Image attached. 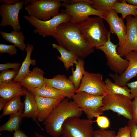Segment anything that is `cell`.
I'll return each instance as SVG.
<instances>
[{
    "label": "cell",
    "instance_id": "46",
    "mask_svg": "<svg viewBox=\"0 0 137 137\" xmlns=\"http://www.w3.org/2000/svg\"><path fill=\"white\" fill-rule=\"evenodd\" d=\"M137 18V17H136Z\"/></svg>",
    "mask_w": 137,
    "mask_h": 137
},
{
    "label": "cell",
    "instance_id": "43",
    "mask_svg": "<svg viewBox=\"0 0 137 137\" xmlns=\"http://www.w3.org/2000/svg\"><path fill=\"white\" fill-rule=\"evenodd\" d=\"M130 5L137 6V0H125Z\"/></svg>",
    "mask_w": 137,
    "mask_h": 137
},
{
    "label": "cell",
    "instance_id": "32",
    "mask_svg": "<svg viewBox=\"0 0 137 137\" xmlns=\"http://www.w3.org/2000/svg\"><path fill=\"white\" fill-rule=\"evenodd\" d=\"M17 50L16 47L14 44L8 45L5 44H0V53H8L12 55L17 54Z\"/></svg>",
    "mask_w": 137,
    "mask_h": 137
},
{
    "label": "cell",
    "instance_id": "25",
    "mask_svg": "<svg viewBox=\"0 0 137 137\" xmlns=\"http://www.w3.org/2000/svg\"><path fill=\"white\" fill-rule=\"evenodd\" d=\"M22 108L16 113L10 115L8 120L0 126V131H7L11 132L20 129L22 118L23 110Z\"/></svg>",
    "mask_w": 137,
    "mask_h": 137
},
{
    "label": "cell",
    "instance_id": "2",
    "mask_svg": "<svg viewBox=\"0 0 137 137\" xmlns=\"http://www.w3.org/2000/svg\"><path fill=\"white\" fill-rule=\"evenodd\" d=\"M83 112L72 100L65 98L43 122L46 132L53 137H61L65 122L72 117H80Z\"/></svg>",
    "mask_w": 137,
    "mask_h": 137
},
{
    "label": "cell",
    "instance_id": "38",
    "mask_svg": "<svg viewBox=\"0 0 137 137\" xmlns=\"http://www.w3.org/2000/svg\"><path fill=\"white\" fill-rule=\"evenodd\" d=\"M132 120L137 126V99L134 98L132 101L131 105Z\"/></svg>",
    "mask_w": 137,
    "mask_h": 137
},
{
    "label": "cell",
    "instance_id": "10",
    "mask_svg": "<svg viewBox=\"0 0 137 137\" xmlns=\"http://www.w3.org/2000/svg\"><path fill=\"white\" fill-rule=\"evenodd\" d=\"M110 35V34L107 41L104 45L96 48L104 53L107 60V65L109 68L115 73L120 75L127 68L129 62L123 59L118 54L117 48L118 45L111 41Z\"/></svg>",
    "mask_w": 137,
    "mask_h": 137
},
{
    "label": "cell",
    "instance_id": "45",
    "mask_svg": "<svg viewBox=\"0 0 137 137\" xmlns=\"http://www.w3.org/2000/svg\"><path fill=\"white\" fill-rule=\"evenodd\" d=\"M34 134L36 137H46L44 135L40 134L38 133L35 132Z\"/></svg>",
    "mask_w": 137,
    "mask_h": 137
},
{
    "label": "cell",
    "instance_id": "18",
    "mask_svg": "<svg viewBox=\"0 0 137 137\" xmlns=\"http://www.w3.org/2000/svg\"><path fill=\"white\" fill-rule=\"evenodd\" d=\"M44 72L41 69L35 67L20 82L23 87L28 90L42 87L44 83Z\"/></svg>",
    "mask_w": 137,
    "mask_h": 137
},
{
    "label": "cell",
    "instance_id": "4",
    "mask_svg": "<svg viewBox=\"0 0 137 137\" xmlns=\"http://www.w3.org/2000/svg\"><path fill=\"white\" fill-rule=\"evenodd\" d=\"M69 4L63 2L61 6L64 7V10L61 12L66 13L70 15L71 18L70 22L78 24L86 20L91 15H95L102 18L104 12L97 11L92 7V0H68Z\"/></svg>",
    "mask_w": 137,
    "mask_h": 137
},
{
    "label": "cell",
    "instance_id": "26",
    "mask_svg": "<svg viewBox=\"0 0 137 137\" xmlns=\"http://www.w3.org/2000/svg\"><path fill=\"white\" fill-rule=\"evenodd\" d=\"M113 9L117 13L121 14L124 20L129 15L137 17V6L129 4L125 0H117L114 3Z\"/></svg>",
    "mask_w": 137,
    "mask_h": 137
},
{
    "label": "cell",
    "instance_id": "14",
    "mask_svg": "<svg viewBox=\"0 0 137 137\" xmlns=\"http://www.w3.org/2000/svg\"><path fill=\"white\" fill-rule=\"evenodd\" d=\"M102 18L109 24L110 32L117 36L119 40L118 45L119 46L121 45L124 41L127 32L124 20L119 17L113 9L104 12Z\"/></svg>",
    "mask_w": 137,
    "mask_h": 137
},
{
    "label": "cell",
    "instance_id": "9",
    "mask_svg": "<svg viewBox=\"0 0 137 137\" xmlns=\"http://www.w3.org/2000/svg\"><path fill=\"white\" fill-rule=\"evenodd\" d=\"M131 99L120 94H111L105 96L101 112L111 110L129 120H132Z\"/></svg>",
    "mask_w": 137,
    "mask_h": 137
},
{
    "label": "cell",
    "instance_id": "17",
    "mask_svg": "<svg viewBox=\"0 0 137 137\" xmlns=\"http://www.w3.org/2000/svg\"><path fill=\"white\" fill-rule=\"evenodd\" d=\"M37 107V118L38 121L43 122L62 99L48 98L35 96Z\"/></svg>",
    "mask_w": 137,
    "mask_h": 137
},
{
    "label": "cell",
    "instance_id": "23",
    "mask_svg": "<svg viewBox=\"0 0 137 137\" xmlns=\"http://www.w3.org/2000/svg\"><path fill=\"white\" fill-rule=\"evenodd\" d=\"M0 34L6 41L12 43L21 51H26L27 46L24 42L25 38L22 31L13 30L8 33L1 31Z\"/></svg>",
    "mask_w": 137,
    "mask_h": 137
},
{
    "label": "cell",
    "instance_id": "44",
    "mask_svg": "<svg viewBox=\"0 0 137 137\" xmlns=\"http://www.w3.org/2000/svg\"><path fill=\"white\" fill-rule=\"evenodd\" d=\"M33 0H26L24 1V5H27L30 3Z\"/></svg>",
    "mask_w": 137,
    "mask_h": 137
},
{
    "label": "cell",
    "instance_id": "13",
    "mask_svg": "<svg viewBox=\"0 0 137 137\" xmlns=\"http://www.w3.org/2000/svg\"><path fill=\"white\" fill-rule=\"evenodd\" d=\"M24 5V0L11 5L3 4L1 5L0 15L2 20L0 26L5 27L9 26L12 28L14 30L20 31L21 27L19 22V14Z\"/></svg>",
    "mask_w": 137,
    "mask_h": 137
},
{
    "label": "cell",
    "instance_id": "40",
    "mask_svg": "<svg viewBox=\"0 0 137 137\" xmlns=\"http://www.w3.org/2000/svg\"><path fill=\"white\" fill-rule=\"evenodd\" d=\"M13 137H28L26 134L20 129L13 132Z\"/></svg>",
    "mask_w": 137,
    "mask_h": 137
},
{
    "label": "cell",
    "instance_id": "22",
    "mask_svg": "<svg viewBox=\"0 0 137 137\" xmlns=\"http://www.w3.org/2000/svg\"><path fill=\"white\" fill-rule=\"evenodd\" d=\"M27 46L26 56L19 68L17 75L13 80L14 82H20L30 71L29 70L30 66L36 64V60L31 58V54L34 49L33 46L28 43L27 44Z\"/></svg>",
    "mask_w": 137,
    "mask_h": 137
},
{
    "label": "cell",
    "instance_id": "37",
    "mask_svg": "<svg viewBox=\"0 0 137 137\" xmlns=\"http://www.w3.org/2000/svg\"><path fill=\"white\" fill-rule=\"evenodd\" d=\"M126 85L130 90L132 99H137V80L128 83Z\"/></svg>",
    "mask_w": 137,
    "mask_h": 137
},
{
    "label": "cell",
    "instance_id": "20",
    "mask_svg": "<svg viewBox=\"0 0 137 137\" xmlns=\"http://www.w3.org/2000/svg\"><path fill=\"white\" fill-rule=\"evenodd\" d=\"M24 92L25 96L24 110L23 113V117L32 118L43 130L37 118L38 109L35 96L26 88H24Z\"/></svg>",
    "mask_w": 137,
    "mask_h": 137
},
{
    "label": "cell",
    "instance_id": "11",
    "mask_svg": "<svg viewBox=\"0 0 137 137\" xmlns=\"http://www.w3.org/2000/svg\"><path fill=\"white\" fill-rule=\"evenodd\" d=\"M106 91L102 74L86 71L76 93L83 92L92 95L100 96H105Z\"/></svg>",
    "mask_w": 137,
    "mask_h": 137
},
{
    "label": "cell",
    "instance_id": "39",
    "mask_svg": "<svg viewBox=\"0 0 137 137\" xmlns=\"http://www.w3.org/2000/svg\"><path fill=\"white\" fill-rule=\"evenodd\" d=\"M128 125L130 126L132 128L131 137H137V126L131 120H129Z\"/></svg>",
    "mask_w": 137,
    "mask_h": 137
},
{
    "label": "cell",
    "instance_id": "7",
    "mask_svg": "<svg viewBox=\"0 0 137 137\" xmlns=\"http://www.w3.org/2000/svg\"><path fill=\"white\" fill-rule=\"evenodd\" d=\"M105 95L95 96L83 92L76 93L72 100L85 114L87 119L92 120L103 114L100 108L103 106Z\"/></svg>",
    "mask_w": 137,
    "mask_h": 137
},
{
    "label": "cell",
    "instance_id": "24",
    "mask_svg": "<svg viewBox=\"0 0 137 137\" xmlns=\"http://www.w3.org/2000/svg\"><path fill=\"white\" fill-rule=\"evenodd\" d=\"M52 45L53 48L57 49L60 53V56H57V58L63 62L67 70L71 67L73 66L74 64L77 63L79 58L73 53L55 43L52 44Z\"/></svg>",
    "mask_w": 137,
    "mask_h": 137
},
{
    "label": "cell",
    "instance_id": "15",
    "mask_svg": "<svg viewBox=\"0 0 137 137\" xmlns=\"http://www.w3.org/2000/svg\"><path fill=\"white\" fill-rule=\"evenodd\" d=\"M125 57V59L129 61V64L123 73L120 75L116 73L109 74L114 83L121 86L126 85L131 79L137 75V52H131Z\"/></svg>",
    "mask_w": 137,
    "mask_h": 137
},
{
    "label": "cell",
    "instance_id": "30",
    "mask_svg": "<svg viewBox=\"0 0 137 137\" xmlns=\"http://www.w3.org/2000/svg\"><path fill=\"white\" fill-rule=\"evenodd\" d=\"M92 7L96 10L104 12L113 9L114 3L117 0H92Z\"/></svg>",
    "mask_w": 137,
    "mask_h": 137
},
{
    "label": "cell",
    "instance_id": "31",
    "mask_svg": "<svg viewBox=\"0 0 137 137\" xmlns=\"http://www.w3.org/2000/svg\"><path fill=\"white\" fill-rule=\"evenodd\" d=\"M19 69H8L1 71L0 73V84L7 83L13 81L17 75Z\"/></svg>",
    "mask_w": 137,
    "mask_h": 137
},
{
    "label": "cell",
    "instance_id": "35",
    "mask_svg": "<svg viewBox=\"0 0 137 137\" xmlns=\"http://www.w3.org/2000/svg\"><path fill=\"white\" fill-rule=\"evenodd\" d=\"M132 128L129 125L119 128L116 137H131Z\"/></svg>",
    "mask_w": 137,
    "mask_h": 137
},
{
    "label": "cell",
    "instance_id": "3",
    "mask_svg": "<svg viewBox=\"0 0 137 137\" xmlns=\"http://www.w3.org/2000/svg\"><path fill=\"white\" fill-rule=\"evenodd\" d=\"M77 25L84 40L94 48L104 45L110 34L105 26L103 19L99 16L89 17Z\"/></svg>",
    "mask_w": 137,
    "mask_h": 137
},
{
    "label": "cell",
    "instance_id": "36",
    "mask_svg": "<svg viewBox=\"0 0 137 137\" xmlns=\"http://www.w3.org/2000/svg\"><path fill=\"white\" fill-rule=\"evenodd\" d=\"M21 64L19 63H12L9 62L5 64H0V71L9 69L10 68L13 70H18L21 66Z\"/></svg>",
    "mask_w": 137,
    "mask_h": 137
},
{
    "label": "cell",
    "instance_id": "42",
    "mask_svg": "<svg viewBox=\"0 0 137 137\" xmlns=\"http://www.w3.org/2000/svg\"><path fill=\"white\" fill-rule=\"evenodd\" d=\"M8 102L1 98H0V110H3L5 106Z\"/></svg>",
    "mask_w": 137,
    "mask_h": 137
},
{
    "label": "cell",
    "instance_id": "16",
    "mask_svg": "<svg viewBox=\"0 0 137 137\" xmlns=\"http://www.w3.org/2000/svg\"><path fill=\"white\" fill-rule=\"evenodd\" d=\"M44 83L63 91L66 97L70 99L76 93L77 89L64 74H57L51 79L44 78Z\"/></svg>",
    "mask_w": 137,
    "mask_h": 137
},
{
    "label": "cell",
    "instance_id": "12",
    "mask_svg": "<svg viewBox=\"0 0 137 137\" xmlns=\"http://www.w3.org/2000/svg\"><path fill=\"white\" fill-rule=\"evenodd\" d=\"M127 32L123 43L117 48L118 54L122 57L131 51L137 52V18L127 16Z\"/></svg>",
    "mask_w": 137,
    "mask_h": 137
},
{
    "label": "cell",
    "instance_id": "29",
    "mask_svg": "<svg viewBox=\"0 0 137 137\" xmlns=\"http://www.w3.org/2000/svg\"><path fill=\"white\" fill-rule=\"evenodd\" d=\"M21 96H16L7 103L2 110L0 118L6 115L15 113L21 109L24 108V103L21 101Z\"/></svg>",
    "mask_w": 137,
    "mask_h": 137
},
{
    "label": "cell",
    "instance_id": "28",
    "mask_svg": "<svg viewBox=\"0 0 137 137\" xmlns=\"http://www.w3.org/2000/svg\"><path fill=\"white\" fill-rule=\"evenodd\" d=\"M84 64L83 59L79 58L75 65V70H74L73 67L72 68V75L70 76L68 78L77 89L79 87L86 71L84 67Z\"/></svg>",
    "mask_w": 137,
    "mask_h": 137
},
{
    "label": "cell",
    "instance_id": "1",
    "mask_svg": "<svg viewBox=\"0 0 137 137\" xmlns=\"http://www.w3.org/2000/svg\"><path fill=\"white\" fill-rule=\"evenodd\" d=\"M55 38L59 45L84 59L94 51L81 35L77 24L63 23L57 27Z\"/></svg>",
    "mask_w": 137,
    "mask_h": 137
},
{
    "label": "cell",
    "instance_id": "27",
    "mask_svg": "<svg viewBox=\"0 0 137 137\" xmlns=\"http://www.w3.org/2000/svg\"><path fill=\"white\" fill-rule=\"evenodd\" d=\"M106 85V93L105 96L111 94H120L127 96L132 99L130 89L127 85L121 86L112 82L108 78L104 81Z\"/></svg>",
    "mask_w": 137,
    "mask_h": 137
},
{
    "label": "cell",
    "instance_id": "19",
    "mask_svg": "<svg viewBox=\"0 0 137 137\" xmlns=\"http://www.w3.org/2000/svg\"><path fill=\"white\" fill-rule=\"evenodd\" d=\"M23 87L20 82L13 81L0 84V97L8 102L17 96H25L24 88Z\"/></svg>",
    "mask_w": 137,
    "mask_h": 137
},
{
    "label": "cell",
    "instance_id": "33",
    "mask_svg": "<svg viewBox=\"0 0 137 137\" xmlns=\"http://www.w3.org/2000/svg\"><path fill=\"white\" fill-rule=\"evenodd\" d=\"M106 129L100 128L95 131L94 137H116L114 131Z\"/></svg>",
    "mask_w": 137,
    "mask_h": 137
},
{
    "label": "cell",
    "instance_id": "6",
    "mask_svg": "<svg viewBox=\"0 0 137 137\" xmlns=\"http://www.w3.org/2000/svg\"><path fill=\"white\" fill-rule=\"evenodd\" d=\"M61 4L59 0H33L25 9L28 16L46 21L59 13Z\"/></svg>",
    "mask_w": 137,
    "mask_h": 137
},
{
    "label": "cell",
    "instance_id": "34",
    "mask_svg": "<svg viewBox=\"0 0 137 137\" xmlns=\"http://www.w3.org/2000/svg\"><path fill=\"white\" fill-rule=\"evenodd\" d=\"M96 122L100 128L106 129L110 127V121L109 119L105 116H98L96 117Z\"/></svg>",
    "mask_w": 137,
    "mask_h": 137
},
{
    "label": "cell",
    "instance_id": "8",
    "mask_svg": "<svg viewBox=\"0 0 137 137\" xmlns=\"http://www.w3.org/2000/svg\"><path fill=\"white\" fill-rule=\"evenodd\" d=\"M94 122L79 117L69 118L62 125V137H94Z\"/></svg>",
    "mask_w": 137,
    "mask_h": 137
},
{
    "label": "cell",
    "instance_id": "41",
    "mask_svg": "<svg viewBox=\"0 0 137 137\" xmlns=\"http://www.w3.org/2000/svg\"><path fill=\"white\" fill-rule=\"evenodd\" d=\"M19 0H0V2L6 5H11L15 4L19 2Z\"/></svg>",
    "mask_w": 137,
    "mask_h": 137
},
{
    "label": "cell",
    "instance_id": "5",
    "mask_svg": "<svg viewBox=\"0 0 137 137\" xmlns=\"http://www.w3.org/2000/svg\"><path fill=\"white\" fill-rule=\"evenodd\" d=\"M23 17L35 28L34 33L43 37H53L58 27L63 23L70 22L71 18L69 14L62 12L46 21H42L28 15H24Z\"/></svg>",
    "mask_w": 137,
    "mask_h": 137
},
{
    "label": "cell",
    "instance_id": "21",
    "mask_svg": "<svg viewBox=\"0 0 137 137\" xmlns=\"http://www.w3.org/2000/svg\"><path fill=\"white\" fill-rule=\"evenodd\" d=\"M35 96L63 99L66 96L62 91L50 87L45 83L41 87L28 90Z\"/></svg>",
    "mask_w": 137,
    "mask_h": 137
}]
</instances>
